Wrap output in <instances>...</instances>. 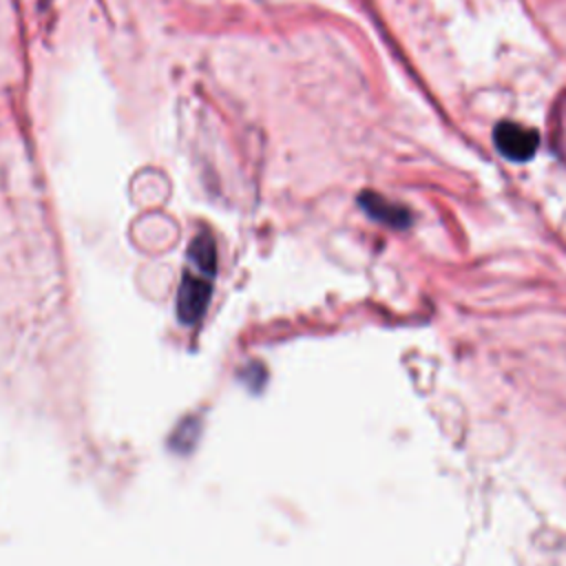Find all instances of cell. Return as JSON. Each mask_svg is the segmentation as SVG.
Here are the masks:
<instances>
[{
  "label": "cell",
  "instance_id": "cell-1",
  "mask_svg": "<svg viewBox=\"0 0 566 566\" xmlns=\"http://www.w3.org/2000/svg\"><path fill=\"white\" fill-rule=\"evenodd\" d=\"M195 268V265H192ZM212 274L195 268L186 270L179 283V294H177V316L184 325H197L210 303L212 296Z\"/></svg>",
  "mask_w": 566,
  "mask_h": 566
},
{
  "label": "cell",
  "instance_id": "cell-2",
  "mask_svg": "<svg viewBox=\"0 0 566 566\" xmlns=\"http://www.w3.org/2000/svg\"><path fill=\"white\" fill-rule=\"evenodd\" d=\"M495 148L511 161H526L535 155L539 135L535 128H526L515 122H500L493 130Z\"/></svg>",
  "mask_w": 566,
  "mask_h": 566
},
{
  "label": "cell",
  "instance_id": "cell-3",
  "mask_svg": "<svg viewBox=\"0 0 566 566\" xmlns=\"http://www.w3.org/2000/svg\"><path fill=\"white\" fill-rule=\"evenodd\" d=\"M360 206L365 208V212L380 221V223H387L391 228H405L409 226V210L394 203V201H387L385 197L376 195V192H365L360 197Z\"/></svg>",
  "mask_w": 566,
  "mask_h": 566
}]
</instances>
